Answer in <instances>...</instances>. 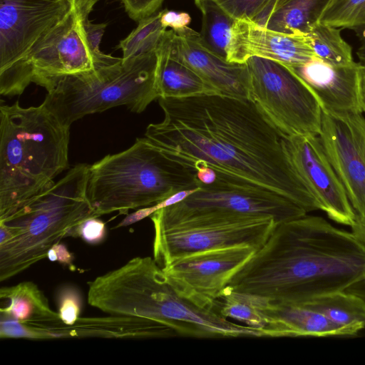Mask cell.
<instances>
[{
  "label": "cell",
  "mask_w": 365,
  "mask_h": 365,
  "mask_svg": "<svg viewBox=\"0 0 365 365\" xmlns=\"http://www.w3.org/2000/svg\"><path fill=\"white\" fill-rule=\"evenodd\" d=\"M158 99L164 118L150 124L144 137L166 157L195 173L210 169L267 189L307 212L321 210L283 136L250 100L215 94Z\"/></svg>",
  "instance_id": "obj_1"
},
{
  "label": "cell",
  "mask_w": 365,
  "mask_h": 365,
  "mask_svg": "<svg viewBox=\"0 0 365 365\" xmlns=\"http://www.w3.org/2000/svg\"><path fill=\"white\" fill-rule=\"evenodd\" d=\"M365 272V245L352 232L307 215L278 224L227 287L278 302L344 290Z\"/></svg>",
  "instance_id": "obj_2"
},
{
  "label": "cell",
  "mask_w": 365,
  "mask_h": 365,
  "mask_svg": "<svg viewBox=\"0 0 365 365\" xmlns=\"http://www.w3.org/2000/svg\"><path fill=\"white\" fill-rule=\"evenodd\" d=\"M69 128L42 104L0 107V219L68 168Z\"/></svg>",
  "instance_id": "obj_3"
},
{
  "label": "cell",
  "mask_w": 365,
  "mask_h": 365,
  "mask_svg": "<svg viewBox=\"0 0 365 365\" xmlns=\"http://www.w3.org/2000/svg\"><path fill=\"white\" fill-rule=\"evenodd\" d=\"M90 165L79 163L58 182L0 219V281L47 257L49 250L76 227L98 216L87 197Z\"/></svg>",
  "instance_id": "obj_4"
},
{
  "label": "cell",
  "mask_w": 365,
  "mask_h": 365,
  "mask_svg": "<svg viewBox=\"0 0 365 365\" xmlns=\"http://www.w3.org/2000/svg\"><path fill=\"white\" fill-rule=\"evenodd\" d=\"M200 186L193 170L166 157L146 138L89 168L87 197L98 217L157 205Z\"/></svg>",
  "instance_id": "obj_5"
},
{
  "label": "cell",
  "mask_w": 365,
  "mask_h": 365,
  "mask_svg": "<svg viewBox=\"0 0 365 365\" xmlns=\"http://www.w3.org/2000/svg\"><path fill=\"white\" fill-rule=\"evenodd\" d=\"M155 51L95 70L61 76L43 86L47 95L42 103L59 121L70 127L83 117L125 106L143 112L159 98L155 86Z\"/></svg>",
  "instance_id": "obj_6"
},
{
  "label": "cell",
  "mask_w": 365,
  "mask_h": 365,
  "mask_svg": "<svg viewBox=\"0 0 365 365\" xmlns=\"http://www.w3.org/2000/svg\"><path fill=\"white\" fill-rule=\"evenodd\" d=\"M307 211L274 192L216 175L183 198L150 215L154 230L206 222L272 217L277 224L306 215Z\"/></svg>",
  "instance_id": "obj_7"
},
{
  "label": "cell",
  "mask_w": 365,
  "mask_h": 365,
  "mask_svg": "<svg viewBox=\"0 0 365 365\" xmlns=\"http://www.w3.org/2000/svg\"><path fill=\"white\" fill-rule=\"evenodd\" d=\"M245 63L250 75L249 100L284 138L319 135V103L288 66L257 56Z\"/></svg>",
  "instance_id": "obj_8"
},
{
  "label": "cell",
  "mask_w": 365,
  "mask_h": 365,
  "mask_svg": "<svg viewBox=\"0 0 365 365\" xmlns=\"http://www.w3.org/2000/svg\"><path fill=\"white\" fill-rule=\"evenodd\" d=\"M74 5L75 0H0L1 95H19L20 77L27 58Z\"/></svg>",
  "instance_id": "obj_9"
},
{
  "label": "cell",
  "mask_w": 365,
  "mask_h": 365,
  "mask_svg": "<svg viewBox=\"0 0 365 365\" xmlns=\"http://www.w3.org/2000/svg\"><path fill=\"white\" fill-rule=\"evenodd\" d=\"M98 1L75 0L69 15L36 45L24 66L19 94L31 83L43 87L51 79L105 66L89 48L83 29Z\"/></svg>",
  "instance_id": "obj_10"
},
{
  "label": "cell",
  "mask_w": 365,
  "mask_h": 365,
  "mask_svg": "<svg viewBox=\"0 0 365 365\" xmlns=\"http://www.w3.org/2000/svg\"><path fill=\"white\" fill-rule=\"evenodd\" d=\"M277 225L272 217H249L154 230L153 259L163 268L198 252L242 245L260 248Z\"/></svg>",
  "instance_id": "obj_11"
},
{
  "label": "cell",
  "mask_w": 365,
  "mask_h": 365,
  "mask_svg": "<svg viewBox=\"0 0 365 365\" xmlns=\"http://www.w3.org/2000/svg\"><path fill=\"white\" fill-rule=\"evenodd\" d=\"M319 136L354 210L351 232L365 245V118L322 110Z\"/></svg>",
  "instance_id": "obj_12"
},
{
  "label": "cell",
  "mask_w": 365,
  "mask_h": 365,
  "mask_svg": "<svg viewBox=\"0 0 365 365\" xmlns=\"http://www.w3.org/2000/svg\"><path fill=\"white\" fill-rule=\"evenodd\" d=\"M259 248L235 246L192 253L163 267L181 294L205 307L219 308V299L232 276Z\"/></svg>",
  "instance_id": "obj_13"
},
{
  "label": "cell",
  "mask_w": 365,
  "mask_h": 365,
  "mask_svg": "<svg viewBox=\"0 0 365 365\" xmlns=\"http://www.w3.org/2000/svg\"><path fill=\"white\" fill-rule=\"evenodd\" d=\"M295 169L332 220L351 226L354 212L345 189L331 165L319 135L283 137Z\"/></svg>",
  "instance_id": "obj_14"
},
{
  "label": "cell",
  "mask_w": 365,
  "mask_h": 365,
  "mask_svg": "<svg viewBox=\"0 0 365 365\" xmlns=\"http://www.w3.org/2000/svg\"><path fill=\"white\" fill-rule=\"evenodd\" d=\"M252 56L272 59L291 67L317 57L307 35L277 31L247 18L235 19L227 61L244 63Z\"/></svg>",
  "instance_id": "obj_15"
},
{
  "label": "cell",
  "mask_w": 365,
  "mask_h": 365,
  "mask_svg": "<svg viewBox=\"0 0 365 365\" xmlns=\"http://www.w3.org/2000/svg\"><path fill=\"white\" fill-rule=\"evenodd\" d=\"M173 48L184 63L192 69L215 93L249 99L250 75L246 63H230L202 42L200 33L186 27L170 29Z\"/></svg>",
  "instance_id": "obj_16"
},
{
  "label": "cell",
  "mask_w": 365,
  "mask_h": 365,
  "mask_svg": "<svg viewBox=\"0 0 365 365\" xmlns=\"http://www.w3.org/2000/svg\"><path fill=\"white\" fill-rule=\"evenodd\" d=\"M289 67L311 90L322 110L332 113H363L361 81L364 67L361 63L336 67L314 57L304 64Z\"/></svg>",
  "instance_id": "obj_17"
},
{
  "label": "cell",
  "mask_w": 365,
  "mask_h": 365,
  "mask_svg": "<svg viewBox=\"0 0 365 365\" xmlns=\"http://www.w3.org/2000/svg\"><path fill=\"white\" fill-rule=\"evenodd\" d=\"M248 296L265 320L267 337L343 336L326 317L301 303Z\"/></svg>",
  "instance_id": "obj_18"
},
{
  "label": "cell",
  "mask_w": 365,
  "mask_h": 365,
  "mask_svg": "<svg viewBox=\"0 0 365 365\" xmlns=\"http://www.w3.org/2000/svg\"><path fill=\"white\" fill-rule=\"evenodd\" d=\"M177 336L170 327L153 319L139 317L111 315L80 317L73 324L63 323L58 331L59 339L106 338L141 339Z\"/></svg>",
  "instance_id": "obj_19"
},
{
  "label": "cell",
  "mask_w": 365,
  "mask_h": 365,
  "mask_svg": "<svg viewBox=\"0 0 365 365\" xmlns=\"http://www.w3.org/2000/svg\"><path fill=\"white\" fill-rule=\"evenodd\" d=\"M155 53V86L159 98L215 94L192 69L177 56L172 46L170 30L165 31Z\"/></svg>",
  "instance_id": "obj_20"
},
{
  "label": "cell",
  "mask_w": 365,
  "mask_h": 365,
  "mask_svg": "<svg viewBox=\"0 0 365 365\" xmlns=\"http://www.w3.org/2000/svg\"><path fill=\"white\" fill-rule=\"evenodd\" d=\"M0 299L6 302V305L1 307L0 315L21 323L46 326L61 321L58 312L50 307L43 293L31 282L1 287Z\"/></svg>",
  "instance_id": "obj_21"
},
{
  "label": "cell",
  "mask_w": 365,
  "mask_h": 365,
  "mask_svg": "<svg viewBox=\"0 0 365 365\" xmlns=\"http://www.w3.org/2000/svg\"><path fill=\"white\" fill-rule=\"evenodd\" d=\"M329 0H277L257 24L277 31L307 35Z\"/></svg>",
  "instance_id": "obj_22"
},
{
  "label": "cell",
  "mask_w": 365,
  "mask_h": 365,
  "mask_svg": "<svg viewBox=\"0 0 365 365\" xmlns=\"http://www.w3.org/2000/svg\"><path fill=\"white\" fill-rule=\"evenodd\" d=\"M297 303L323 314L341 331L343 336L354 335L365 328V302L344 290L316 296Z\"/></svg>",
  "instance_id": "obj_23"
},
{
  "label": "cell",
  "mask_w": 365,
  "mask_h": 365,
  "mask_svg": "<svg viewBox=\"0 0 365 365\" xmlns=\"http://www.w3.org/2000/svg\"><path fill=\"white\" fill-rule=\"evenodd\" d=\"M195 3L202 14L200 36L202 43L227 61L231 29L235 19L213 0H195Z\"/></svg>",
  "instance_id": "obj_24"
},
{
  "label": "cell",
  "mask_w": 365,
  "mask_h": 365,
  "mask_svg": "<svg viewBox=\"0 0 365 365\" xmlns=\"http://www.w3.org/2000/svg\"><path fill=\"white\" fill-rule=\"evenodd\" d=\"M342 29L317 22L307 34L316 56L332 66H349L356 63L351 46L341 35Z\"/></svg>",
  "instance_id": "obj_25"
},
{
  "label": "cell",
  "mask_w": 365,
  "mask_h": 365,
  "mask_svg": "<svg viewBox=\"0 0 365 365\" xmlns=\"http://www.w3.org/2000/svg\"><path fill=\"white\" fill-rule=\"evenodd\" d=\"M160 16L159 11L139 21L136 28L120 41L118 48L123 59L155 51L166 31L160 23Z\"/></svg>",
  "instance_id": "obj_26"
},
{
  "label": "cell",
  "mask_w": 365,
  "mask_h": 365,
  "mask_svg": "<svg viewBox=\"0 0 365 365\" xmlns=\"http://www.w3.org/2000/svg\"><path fill=\"white\" fill-rule=\"evenodd\" d=\"M219 310L223 317L241 322L266 334L265 320L248 295L234 292L227 286L219 299Z\"/></svg>",
  "instance_id": "obj_27"
},
{
  "label": "cell",
  "mask_w": 365,
  "mask_h": 365,
  "mask_svg": "<svg viewBox=\"0 0 365 365\" xmlns=\"http://www.w3.org/2000/svg\"><path fill=\"white\" fill-rule=\"evenodd\" d=\"M318 22L336 28L365 26V0H329Z\"/></svg>",
  "instance_id": "obj_28"
},
{
  "label": "cell",
  "mask_w": 365,
  "mask_h": 365,
  "mask_svg": "<svg viewBox=\"0 0 365 365\" xmlns=\"http://www.w3.org/2000/svg\"><path fill=\"white\" fill-rule=\"evenodd\" d=\"M234 19L247 18L256 22L277 0H213Z\"/></svg>",
  "instance_id": "obj_29"
},
{
  "label": "cell",
  "mask_w": 365,
  "mask_h": 365,
  "mask_svg": "<svg viewBox=\"0 0 365 365\" xmlns=\"http://www.w3.org/2000/svg\"><path fill=\"white\" fill-rule=\"evenodd\" d=\"M56 299L61 320L67 324H73L81 312L82 297L80 291L73 285L62 286L57 292Z\"/></svg>",
  "instance_id": "obj_30"
},
{
  "label": "cell",
  "mask_w": 365,
  "mask_h": 365,
  "mask_svg": "<svg viewBox=\"0 0 365 365\" xmlns=\"http://www.w3.org/2000/svg\"><path fill=\"white\" fill-rule=\"evenodd\" d=\"M89 15L85 16L83 29L89 48L96 58L105 66L118 62L121 58L106 54L100 49V44L107 26L106 23L93 24L89 19Z\"/></svg>",
  "instance_id": "obj_31"
},
{
  "label": "cell",
  "mask_w": 365,
  "mask_h": 365,
  "mask_svg": "<svg viewBox=\"0 0 365 365\" xmlns=\"http://www.w3.org/2000/svg\"><path fill=\"white\" fill-rule=\"evenodd\" d=\"M106 235L105 223L96 217L82 222L76 229L74 237H79L91 245H98L103 241Z\"/></svg>",
  "instance_id": "obj_32"
},
{
  "label": "cell",
  "mask_w": 365,
  "mask_h": 365,
  "mask_svg": "<svg viewBox=\"0 0 365 365\" xmlns=\"http://www.w3.org/2000/svg\"><path fill=\"white\" fill-rule=\"evenodd\" d=\"M120 1L128 16L138 22L155 14L164 1V0Z\"/></svg>",
  "instance_id": "obj_33"
},
{
  "label": "cell",
  "mask_w": 365,
  "mask_h": 365,
  "mask_svg": "<svg viewBox=\"0 0 365 365\" xmlns=\"http://www.w3.org/2000/svg\"><path fill=\"white\" fill-rule=\"evenodd\" d=\"M190 21L191 17L186 12L168 9L161 11L160 23L165 29L170 27L175 31L180 30L187 27Z\"/></svg>",
  "instance_id": "obj_34"
},
{
  "label": "cell",
  "mask_w": 365,
  "mask_h": 365,
  "mask_svg": "<svg viewBox=\"0 0 365 365\" xmlns=\"http://www.w3.org/2000/svg\"><path fill=\"white\" fill-rule=\"evenodd\" d=\"M47 257L52 262H58L67 265L70 269H74L73 264V257L68 249L62 244L57 243L53 246L47 254Z\"/></svg>",
  "instance_id": "obj_35"
},
{
  "label": "cell",
  "mask_w": 365,
  "mask_h": 365,
  "mask_svg": "<svg viewBox=\"0 0 365 365\" xmlns=\"http://www.w3.org/2000/svg\"><path fill=\"white\" fill-rule=\"evenodd\" d=\"M344 291L353 294L365 302V272Z\"/></svg>",
  "instance_id": "obj_36"
},
{
  "label": "cell",
  "mask_w": 365,
  "mask_h": 365,
  "mask_svg": "<svg viewBox=\"0 0 365 365\" xmlns=\"http://www.w3.org/2000/svg\"><path fill=\"white\" fill-rule=\"evenodd\" d=\"M357 56L359 58V62L361 63L364 67L362 81H361V105L362 110L365 113V51L359 50Z\"/></svg>",
  "instance_id": "obj_37"
}]
</instances>
